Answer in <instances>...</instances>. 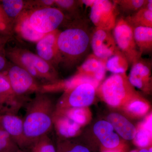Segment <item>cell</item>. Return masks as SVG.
Segmentation results:
<instances>
[{"label": "cell", "mask_w": 152, "mask_h": 152, "mask_svg": "<svg viewBox=\"0 0 152 152\" xmlns=\"http://www.w3.org/2000/svg\"><path fill=\"white\" fill-rule=\"evenodd\" d=\"M113 34L120 51L126 58L129 65L142 58V55L136 45L132 27L125 19L117 20Z\"/></svg>", "instance_id": "cell-7"}, {"label": "cell", "mask_w": 152, "mask_h": 152, "mask_svg": "<svg viewBox=\"0 0 152 152\" xmlns=\"http://www.w3.org/2000/svg\"><path fill=\"white\" fill-rule=\"evenodd\" d=\"M129 66L126 58L121 51L109 58L106 62L107 71L113 74L126 73Z\"/></svg>", "instance_id": "cell-23"}, {"label": "cell", "mask_w": 152, "mask_h": 152, "mask_svg": "<svg viewBox=\"0 0 152 152\" xmlns=\"http://www.w3.org/2000/svg\"><path fill=\"white\" fill-rule=\"evenodd\" d=\"M0 3L6 15L14 24L25 11L29 10V1L3 0Z\"/></svg>", "instance_id": "cell-21"}, {"label": "cell", "mask_w": 152, "mask_h": 152, "mask_svg": "<svg viewBox=\"0 0 152 152\" xmlns=\"http://www.w3.org/2000/svg\"><path fill=\"white\" fill-rule=\"evenodd\" d=\"M98 93L107 103L118 107L138 97L126 73L113 74L99 87Z\"/></svg>", "instance_id": "cell-4"}, {"label": "cell", "mask_w": 152, "mask_h": 152, "mask_svg": "<svg viewBox=\"0 0 152 152\" xmlns=\"http://www.w3.org/2000/svg\"><path fill=\"white\" fill-rule=\"evenodd\" d=\"M27 102L15 94L5 73H0V114H17Z\"/></svg>", "instance_id": "cell-11"}, {"label": "cell", "mask_w": 152, "mask_h": 152, "mask_svg": "<svg viewBox=\"0 0 152 152\" xmlns=\"http://www.w3.org/2000/svg\"><path fill=\"white\" fill-rule=\"evenodd\" d=\"M19 150L3 127L0 121V152H17Z\"/></svg>", "instance_id": "cell-27"}, {"label": "cell", "mask_w": 152, "mask_h": 152, "mask_svg": "<svg viewBox=\"0 0 152 152\" xmlns=\"http://www.w3.org/2000/svg\"><path fill=\"white\" fill-rule=\"evenodd\" d=\"M12 37L0 35V73L5 72L10 64L7 57L6 48Z\"/></svg>", "instance_id": "cell-30"}, {"label": "cell", "mask_w": 152, "mask_h": 152, "mask_svg": "<svg viewBox=\"0 0 152 152\" xmlns=\"http://www.w3.org/2000/svg\"><path fill=\"white\" fill-rule=\"evenodd\" d=\"M94 132L105 148L113 149L119 145V137L114 132L113 127L107 121H100L96 123Z\"/></svg>", "instance_id": "cell-16"}, {"label": "cell", "mask_w": 152, "mask_h": 152, "mask_svg": "<svg viewBox=\"0 0 152 152\" xmlns=\"http://www.w3.org/2000/svg\"><path fill=\"white\" fill-rule=\"evenodd\" d=\"M50 133L36 140L31 145L28 152H57Z\"/></svg>", "instance_id": "cell-24"}, {"label": "cell", "mask_w": 152, "mask_h": 152, "mask_svg": "<svg viewBox=\"0 0 152 152\" xmlns=\"http://www.w3.org/2000/svg\"><path fill=\"white\" fill-rule=\"evenodd\" d=\"M131 152H137L136 151H131Z\"/></svg>", "instance_id": "cell-39"}, {"label": "cell", "mask_w": 152, "mask_h": 152, "mask_svg": "<svg viewBox=\"0 0 152 152\" xmlns=\"http://www.w3.org/2000/svg\"><path fill=\"white\" fill-rule=\"evenodd\" d=\"M105 152H119L117 151H106Z\"/></svg>", "instance_id": "cell-37"}, {"label": "cell", "mask_w": 152, "mask_h": 152, "mask_svg": "<svg viewBox=\"0 0 152 152\" xmlns=\"http://www.w3.org/2000/svg\"><path fill=\"white\" fill-rule=\"evenodd\" d=\"M56 106L49 93L41 92L36 93L25 105L26 113L23 119L27 152L36 140L51 132Z\"/></svg>", "instance_id": "cell-1"}, {"label": "cell", "mask_w": 152, "mask_h": 152, "mask_svg": "<svg viewBox=\"0 0 152 152\" xmlns=\"http://www.w3.org/2000/svg\"><path fill=\"white\" fill-rule=\"evenodd\" d=\"M107 61L93 54H90L78 68L77 73L88 76L100 83L105 77L107 71Z\"/></svg>", "instance_id": "cell-15"}, {"label": "cell", "mask_w": 152, "mask_h": 152, "mask_svg": "<svg viewBox=\"0 0 152 152\" xmlns=\"http://www.w3.org/2000/svg\"><path fill=\"white\" fill-rule=\"evenodd\" d=\"M82 1L75 0H55L54 7L64 13L77 18L78 11L83 5Z\"/></svg>", "instance_id": "cell-25"}, {"label": "cell", "mask_w": 152, "mask_h": 152, "mask_svg": "<svg viewBox=\"0 0 152 152\" xmlns=\"http://www.w3.org/2000/svg\"><path fill=\"white\" fill-rule=\"evenodd\" d=\"M134 38L142 55L150 53L152 50V28H133Z\"/></svg>", "instance_id": "cell-20"}, {"label": "cell", "mask_w": 152, "mask_h": 152, "mask_svg": "<svg viewBox=\"0 0 152 152\" xmlns=\"http://www.w3.org/2000/svg\"><path fill=\"white\" fill-rule=\"evenodd\" d=\"M96 88L89 83H84L66 90L56 104V111L89 106L94 100Z\"/></svg>", "instance_id": "cell-8"}, {"label": "cell", "mask_w": 152, "mask_h": 152, "mask_svg": "<svg viewBox=\"0 0 152 152\" xmlns=\"http://www.w3.org/2000/svg\"><path fill=\"white\" fill-rule=\"evenodd\" d=\"M55 113H62L75 121L80 126L84 124L88 119L86 110L84 108H74L55 112Z\"/></svg>", "instance_id": "cell-28"}, {"label": "cell", "mask_w": 152, "mask_h": 152, "mask_svg": "<svg viewBox=\"0 0 152 152\" xmlns=\"http://www.w3.org/2000/svg\"><path fill=\"white\" fill-rule=\"evenodd\" d=\"M0 121L3 127L20 150L27 152L23 118L17 114H0Z\"/></svg>", "instance_id": "cell-14"}, {"label": "cell", "mask_w": 152, "mask_h": 152, "mask_svg": "<svg viewBox=\"0 0 152 152\" xmlns=\"http://www.w3.org/2000/svg\"><path fill=\"white\" fill-rule=\"evenodd\" d=\"M152 63L150 60L140 59L132 65L128 80L133 87L148 92L151 89Z\"/></svg>", "instance_id": "cell-13"}, {"label": "cell", "mask_w": 152, "mask_h": 152, "mask_svg": "<svg viewBox=\"0 0 152 152\" xmlns=\"http://www.w3.org/2000/svg\"><path fill=\"white\" fill-rule=\"evenodd\" d=\"M152 137V132L145 129L141 126L137 131L134 137V142L137 145L142 148L148 146L151 142Z\"/></svg>", "instance_id": "cell-32"}, {"label": "cell", "mask_w": 152, "mask_h": 152, "mask_svg": "<svg viewBox=\"0 0 152 152\" xmlns=\"http://www.w3.org/2000/svg\"><path fill=\"white\" fill-rule=\"evenodd\" d=\"M139 152H152V148H150L149 150L146 149H142Z\"/></svg>", "instance_id": "cell-36"}, {"label": "cell", "mask_w": 152, "mask_h": 152, "mask_svg": "<svg viewBox=\"0 0 152 152\" xmlns=\"http://www.w3.org/2000/svg\"><path fill=\"white\" fill-rule=\"evenodd\" d=\"M107 119L123 138L128 140L134 138L137 133L135 127L124 117L117 113H113L109 115Z\"/></svg>", "instance_id": "cell-18"}, {"label": "cell", "mask_w": 152, "mask_h": 152, "mask_svg": "<svg viewBox=\"0 0 152 152\" xmlns=\"http://www.w3.org/2000/svg\"><path fill=\"white\" fill-rule=\"evenodd\" d=\"M57 132L63 137H72L80 130L81 126L62 113H56L53 119V126Z\"/></svg>", "instance_id": "cell-19"}, {"label": "cell", "mask_w": 152, "mask_h": 152, "mask_svg": "<svg viewBox=\"0 0 152 152\" xmlns=\"http://www.w3.org/2000/svg\"><path fill=\"white\" fill-rule=\"evenodd\" d=\"M57 152H90L87 148L81 145H71L68 143L59 145Z\"/></svg>", "instance_id": "cell-33"}, {"label": "cell", "mask_w": 152, "mask_h": 152, "mask_svg": "<svg viewBox=\"0 0 152 152\" xmlns=\"http://www.w3.org/2000/svg\"><path fill=\"white\" fill-rule=\"evenodd\" d=\"M111 31L96 28L91 37V47L93 54L103 59L120 51L117 46Z\"/></svg>", "instance_id": "cell-10"}, {"label": "cell", "mask_w": 152, "mask_h": 152, "mask_svg": "<svg viewBox=\"0 0 152 152\" xmlns=\"http://www.w3.org/2000/svg\"><path fill=\"white\" fill-rule=\"evenodd\" d=\"M142 126L148 130L152 132V115L147 118L145 121L142 125Z\"/></svg>", "instance_id": "cell-34"}, {"label": "cell", "mask_w": 152, "mask_h": 152, "mask_svg": "<svg viewBox=\"0 0 152 152\" xmlns=\"http://www.w3.org/2000/svg\"><path fill=\"white\" fill-rule=\"evenodd\" d=\"M90 18L96 28L111 31L117 21V6L108 0H94Z\"/></svg>", "instance_id": "cell-9"}, {"label": "cell", "mask_w": 152, "mask_h": 152, "mask_svg": "<svg viewBox=\"0 0 152 152\" xmlns=\"http://www.w3.org/2000/svg\"><path fill=\"white\" fill-rule=\"evenodd\" d=\"M132 27L152 28V12L143 7L125 18Z\"/></svg>", "instance_id": "cell-22"}, {"label": "cell", "mask_w": 152, "mask_h": 152, "mask_svg": "<svg viewBox=\"0 0 152 152\" xmlns=\"http://www.w3.org/2000/svg\"><path fill=\"white\" fill-rule=\"evenodd\" d=\"M144 7L148 10H149L152 12V0H147L146 4L144 6Z\"/></svg>", "instance_id": "cell-35"}, {"label": "cell", "mask_w": 152, "mask_h": 152, "mask_svg": "<svg viewBox=\"0 0 152 152\" xmlns=\"http://www.w3.org/2000/svg\"><path fill=\"white\" fill-rule=\"evenodd\" d=\"M17 152H25L24 151H21V150H19L18 151H17Z\"/></svg>", "instance_id": "cell-38"}, {"label": "cell", "mask_w": 152, "mask_h": 152, "mask_svg": "<svg viewBox=\"0 0 152 152\" xmlns=\"http://www.w3.org/2000/svg\"><path fill=\"white\" fill-rule=\"evenodd\" d=\"M61 31L58 29L49 33L37 42V54L44 61L56 68L61 63V58L57 41Z\"/></svg>", "instance_id": "cell-12"}, {"label": "cell", "mask_w": 152, "mask_h": 152, "mask_svg": "<svg viewBox=\"0 0 152 152\" xmlns=\"http://www.w3.org/2000/svg\"><path fill=\"white\" fill-rule=\"evenodd\" d=\"M6 55L12 64L28 72L42 86L58 83L56 68L44 61L37 54L27 49L15 46L7 47Z\"/></svg>", "instance_id": "cell-3"}, {"label": "cell", "mask_w": 152, "mask_h": 152, "mask_svg": "<svg viewBox=\"0 0 152 152\" xmlns=\"http://www.w3.org/2000/svg\"><path fill=\"white\" fill-rule=\"evenodd\" d=\"M91 37V35L86 26L77 19L66 29L60 31L57 44L61 63L69 67L80 61L89 50Z\"/></svg>", "instance_id": "cell-2"}, {"label": "cell", "mask_w": 152, "mask_h": 152, "mask_svg": "<svg viewBox=\"0 0 152 152\" xmlns=\"http://www.w3.org/2000/svg\"><path fill=\"white\" fill-rule=\"evenodd\" d=\"M27 10L25 11L15 22L14 33H16L25 40L37 43L46 34L38 32L32 27L28 19Z\"/></svg>", "instance_id": "cell-17"}, {"label": "cell", "mask_w": 152, "mask_h": 152, "mask_svg": "<svg viewBox=\"0 0 152 152\" xmlns=\"http://www.w3.org/2000/svg\"><path fill=\"white\" fill-rule=\"evenodd\" d=\"M113 1L123 12L132 15L143 7L147 0H116Z\"/></svg>", "instance_id": "cell-26"}, {"label": "cell", "mask_w": 152, "mask_h": 152, "mask_svg": "<svg viewBox=\"0 0 152 152\" xmlns=\"http://www.w3.org/2000/svg\"><path fill=\"white\" fill-rule=\"evenodd\" d=\"M11 88L15 94L28 102L30 95L41 92L42 85L26 71L18 66L10 63L5 72Z\"/></svg>", "instance_id": "cell-6"}, {"label": "cell", "mask_w": 152, "mask_h": 152, "mask_svg": "<svg viewBox=\"0 0 152 152\" xmlns=\"http://www.w3.org/2000/svg\"><path fill=\"white\" fill-rule=\"evenodd\" d=\"M14 24L9 18L0 3V35L13 37Z\"/></svg>", "instance_id": "cell-29"}, {"label": "cell", "mask_w": 152, "mask_h": 152, "mask_svg": "<svg viewBox=\"0 0 152 152\" xmlns=\"http://www.w3.org/2000/svg\"><path fill=\"white\" fill-rule=\"evenodd\" d=\"M128 110L132 113L137 115H142L146 113L149 107L144 101L139 99L138 97L129 102Z\"/></svg>", "instance_id": "cell-31"}, {"label": "cell", "mask_w": 152, "mask_h": 152, "mask_svg": "<svg viewBox=\"0 0 152 152\" xmlns=\"http://www.w3.org/2000/svg\"><path fill=\"white\" fill-rule=\"evenodd\" d=\"M27 12L32 27L45 34L58 30L66 18L64 13L56 7L31 9Z\"/></svg>", "instance_id": "cell-5"}]
</instances>
